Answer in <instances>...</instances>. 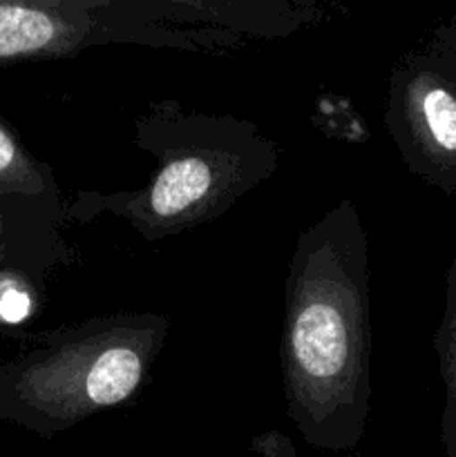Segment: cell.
Wrapping results in <instances>:
<instances>
[{"label":"cell","instance_id":"8fae6325","mask_svg":"<svg viewBox=\"0 0 456 457\" xmlns=\"http://www.w3.org/2000/svg\"><path fill=\"white\" fill-rule=\"evenodd\" d=\"M429 40L436 45H441L443 49L452 52L456 56V18L452 21L441 22L438 27H434L432 34H429Z\"/></svg>","mask_w":456,"mask_h":457},{"label":"cell","instance_id":"52a82bcc","mask_svg":"<svg viewBox=\"0 0 456 457\" xmlns=\"http://www.w3.org/2000/svg\"><path fill=\"white\" fill-rule=\"evenodd\" d=\"M61 230H45L0 212V324L43 297L49 277L74 262Z\"/></svg>","mask_w":456,"mask_h":457},{"label":"cell","instance_id":"3957f363","mask_svg":"<svg viewBox=\"0 0 456 457\" xmlns=\"http://www.w3.org/2000/svg\"><path fill=\"white\" fill-rule=\"evenodd\" d=\"M170 317L121 311L43 330L0 364V422L52 440L130 404L150 378Z\"/></svg>","mask_w":456,"mask_h":457},{"label":"cell","instance_id":"5b68a950","mask_svg":"<svg viewBox=\"0 0 456 457\" xmlns=\"http://www.w3.org/2000/svg\"><path fill=\"white\" fill-rule=\"evenodd\" d=\"M146 21L123 0H0V67L139 45Z\"/></svg>","mask_w":456,"mask_h":457},{"label":"cell","instance_id":"277c9868","mask_svg":"<svg viewBox=\"0 0 456 457\" xmlns=\"http://www.w3.org/2000/svg\"><path fill=\"white\" fill-rule=\"evenodd\" d=\"M384 128L414 177L456 199V56L427 40L387 83Z\"/></svg>","mask_w":456,"mask_h":457},{"label":"cell","instance_id":"7a4b0ae2","mask_svg":"<svg viewBox=\"0 0 456 457\" xmlns=\"http://www.w3.org/2000/svg\"><path fill=\"white\" fill-rule=\"evenodd\" d=\"M132 143L155 159L134 190H79L67 199L65 221L85 226L114 217L146 244L215 221L277 172L282 150L253 120L186 110L174 98L143 107L132 120Z\"/></svg>","mask_w":456,"mask_h":457},{"label":"cell","instance_id":"8992f818","mask_svg":"<svg viewBox=\"0 0 456 457\" xmlns=\"http://www.w3.org/2000/svg\"><path fill=\"white\" fill-rule=\"evenodd\" d=\"M143 12L186 27H210L249 40H284L317 29L340 12V0H128Z\"/></svg>","mask_w":456,"mask_h":457},{"label":"cell","instance_id":"6da1fadb","mask_svg":"<svg viewBox=\"0 0 456 457\" xmlns=\"http://www.w3.org/2000/svg\"><path fill=\"white\" fill-rule=\"evenodd\" d=\"M286 415L313 449L353 451L371 415L369 241L342 199L295 241L280 342Z\"/></svg>","mask_w":456,"mask_h":457},{"label":"cell","instance_id":"ba28073f","mask_svg":"<svg viewBox=\"0 0 456 457\" xmlns=\"http://www.w3.org/2000/svg\"><path fill=\"white\" fill-rule=\"evenodd\" d=\"M65 204L54 170L0 116V212L45 230H63Z\"/></svg>","mask_w":456,"mask_h":457},{"label":"cell","instance_id":"30bf717a","mask_svg":"<svg viewBox=\"0 0 456 457\" xmlns=\"http://www.w3.org/2000/svg\"><path fill=\"white\" fill-rule=\"evenodd\" d=\"M249 449L253 451V453L268 455V457H295L298 455L293 442H291L289 437L280 431H266V433H259V436L250 437Z\"/></svg>","mask_w":456,"mask_h":457},{"label":"cell","instance_id":"9c48e42d","mask_svg":"<svg viewBox=\"0 0 456 457\" xmlns=\"http://www.w3.org/2000/svg\"><path fill=\"white\" fill-rule=\"evenodd\" d=\"M445 400L441 415V446L447 457H456V257L445 272V306L434 333Z\"/></svg>","mask_w":456,"mask_h":457}]
</instances>
